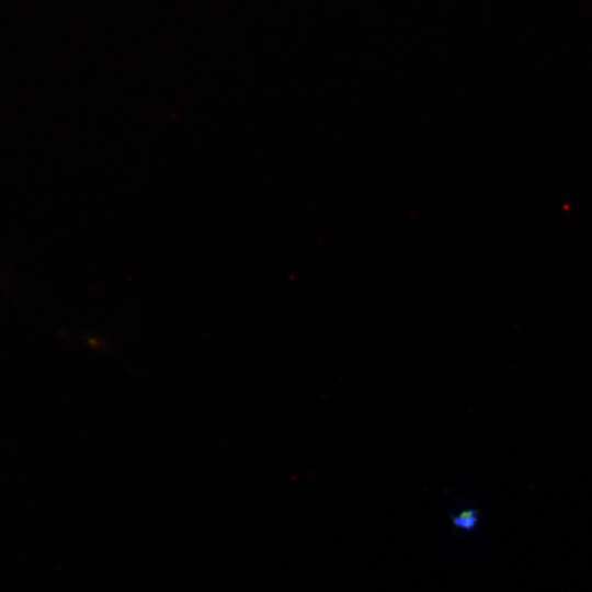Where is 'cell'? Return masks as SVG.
<instances>
[{"instance_id": "cell-1", "label": "cell", "mask_w": 592, "mask_h": 592, "mask_svg": "<svg viewBox=\"0 0 592 592\" xmlns=\"http://www.w3.org/2000/svg\"><path fill=\"white\" fill-rule=\"evenodd\" d=\"M454 528L465 533L477 528L480 521V512L475 508L463 509L449 515Z\"/></svg>"}]
</instances>
